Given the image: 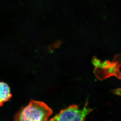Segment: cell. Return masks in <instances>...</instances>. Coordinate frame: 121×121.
Segmentation results:
<instances>
[{
	"label": "cell",
	"mask_w": 121,
	"mask_h": 121,
	"mask_svg": "<svg viewBox=\"0 0 121 121\" xmlns=\"http://www.w3.org/2000/svg\"><path fill=\"white\" fill-rule=\"evenodd\" d=\"M52 110L44 102L31 100L15 115L14 121H48Z\"/></svg>",
	"instance_id": "obj_1"
},
{
	"label": "cell",
	"mask_w": 121,
	"mask_h": 121,
	"mask_svg": "<svg viewBox=\"0 0 121 121\" xmlns=\"http://www.w3.org/2000/svg\"><path fill=\"white\" fill-rule=\"evenodd\" d=\"M86 103L82 109H79L77 105L70 106L61 110L48 121H84L87 115L93 111L87 106Z\"/></svg>",
	"instance_id": "obj_2"
},
{
	"label": "cell",
	"mask_w": 121,
	"mask_h": 121,
	"mask_svg": "<svg viewBox=\"0 0 121 121\" xmlns=\"http://www.w3.org/2000/svg\"><path fill=\"white\" fill-rule=\"evenodd\" d=\"M12 96L9 86L6 83L0 81V107L11 99Z\"/></svg>",
	"instance_id": "obj_3"
}]
</instances>
